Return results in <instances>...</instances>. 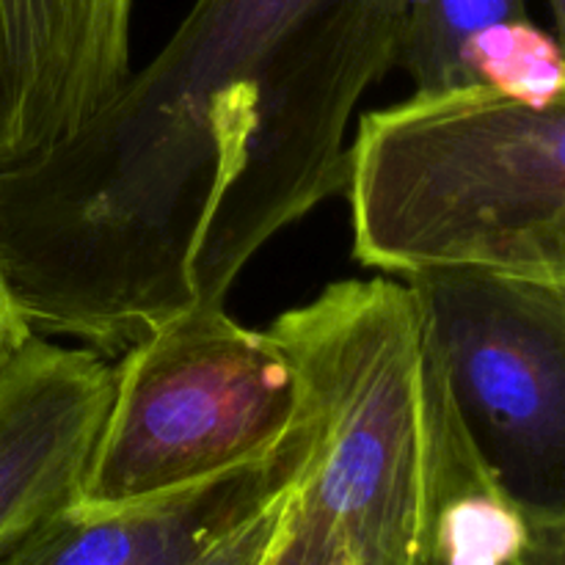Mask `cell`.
I'll return each mask as SVG.
<instances>
[{
	"mask_svg": "<svg viewBox=\"0 0 565 565\" xmlns=\"http://www.w3.org/2000/svg\"><path fill=\"white\" fill-rule=\"evenodd\" d=\"M132 0H0V169L70 141L130 77Z\"/></svg>",
	"mask_w": 565,
	"mask_h": 565,
	"instance_id": "5",
	"label": "cell"
},
{
	"mask_svg": "<svg viewBox=\"0 0 565 565\" xmlns=\"http://www.w3.org/2000/svg\"><path fill=\"white\" fill-rule=\"evenodd\" d=\"M497 270L544 281L565 292V218L527 237Z\"/></svg>",
	"mask_w": 565,
	"mask_h": 565,
	"instance_id": "11",
	"label": "cell"
},
{
	"mask_svg": "<svg viewBox=\"0 0 565 565\" xmlns=\"http://www.w3.org/2000/svg\"><path fill=\"white\" fill-rule=\"evenodd\" d=\"M469 81L524 103H546L565 86V53L552 33L524 20L500 22L467 47Z\"/></svg>",
	"mask_w": 565,
	"mask_h": 565,
	"instance_id": "9",
	"label": "cell"
},
{
	"mask_svg": "<svg viewBox=\"0 0 565 565\" xmlns=\"http://www.w3.org/2000/svg\"><path fill=\"white\" fill-rule=\"evenodd\" d=\"M110 390L103 353L42 334L0 373V552L75 500Z\"/></svg>",
	"mask_w": 565,
	"mask_h": 565,
	"instance_id": "7",
	"label": "cell"
},
{
	"mask_svg": "<svg viewBox=\"0 0 565 565\" xmlns=\"http://www.w3.org/2000/svg\"><path fill=\"white\" fill-rule=\"evenodd\" d=\"M546 3H550L552 20H555V39L565 53V0H546Z\"/></svg>",
	"mask_w": 565,
	"mask_h": 565,
	"instance_id": "13",
	"label": "cell"
},
{
	"mask_svg": "<svg viewBox=\"0 0 565 565\" xmlns=\"http://www.w3.org/2000/svg\"><path fill=\"white\" fill-rule=\"evenodd\" d=\"M36 334L28 323V318L22 315L20 303L11 296L9 285H6V276L0 270V373L14 362L17 353L28 345V340Z\"/></svg>",
	"mask_w": 565,
	"mask_h": 565,
	"instance_id": "12",
	"label": "cell"
},
{
	"mask_svg": "<svg viewBox=\"0 0 565 565\" xmlns=\"http://www.w3.org/2000/svg\"><path fill=\"white\" fill-rule=\"evenodd\" d=\"M307 456L309 428L298 414L274 456L108 511L66 505L6 546L0 565H191L296 486Z\"/></svg>",
	"mask_w": 565,
	"mask_h": 565,
	"instance_id": "6",
	"label": "cell"
},
{
	"mask_svg": "<svg viewBox=\"0 0 565 565\" xmlns=\"http://www.w3.org/2000/svg\"><path fill=\"white\" fill-rule=\"evenodd\" d=\"M342 193L367 268H502L565 218V86L524 103L475 83L364 114Z\"/></svg>",
	"mask_w": 565,
	"mask_h": 565,
	"instance_id": "2",
	"label": "cell"
},
{
	"mask_svg": "<svg viewBox=\"0 0 565 565\" xmlns=\"http://www.w3.org/2000/svg\"><path fill=\"white\" fill-rule=\"evenodd\" d=\"M292 491H296V486L281 491L276 500H270L268 505L259 508L254 516H248L246 522L237 524L230 535H224L218 544L210 546V550L191 565H270L274 563L276 550H279L281 539H285L287 519H290Z\"/></svg>",
	"mask_w": 565,
	"mask_h": 565,
	"instance_id": "10",
	"label": "cell"
},
{
	"mask_svg": "<svg viewBox=\"0 0 565 565\" xmlns=\"http://www.w3.org/2000/svg\"><path fill=\"white\" fill-rule=\"evenodd\" d=\"M527 0H412L403 22L397 66L419 94L472 86L467 47L500 22L524 20Z\"/></svg>",
	"mask_w": 565,
	"mask_h": 565,
	"instance_id": "8",
	"label": "cell"
},
{
	"mask_svg": "<svg viewBox=\"0 0 565 565\" xmlns=\"http://www.w3.org/2000/svg\"><path fill=\"white\" fill-rule=\"evenodd\" d=\"M412 285L467 439L527 544L513 565H565V292L483 268Z\"/></svg>",
	"mask_w": 565,
	"mask_h": 565,
	"instance_id": "4",
	"label": "cell"
},
{
	"mask_svg": "<svg viewBox=\"0 0 565 565\" xmlns=\"http://www.w3.org/2000/svg\"><path fill=\"white\" fill-rule=\"evenodd\" d=\"M337 565H342V563H337Z\"/></svg>",
	"mask_w": 565,
	"mask_h": 565,
	"instance_id": "14",
	"label": "cell"
},
{
	"mask_svg": "<svg viewBox=\"0 0 565 565\" xmlns=\"http://www.w3.org/2000/svg\"><path fill=\"white\" fill-rule=\"evenodd\" d=\"M296 423V375L268 331L196 307L121 353L70 505L108 511L263 461Z\"/></svg>",
	"mask_w": 565,
	"mask_h": 565,
	"instance_id": "3",
	"label": "cell"
},
{
	"mask_svg": "<svg viewBox=\"0 0 565 565\" xmlns=\"http://www.w3.org/2000/svg\"><path fill=\"white\" fill-rule=\"evenodd\" d=\"M265 331L290 362L309 428L270 565H441L447 513L494 486L412 285L337 281Z\"/></svg>",
	"mask_w": 565,
	"mask_h": 565,
	"instance_id": "1",
	"label": "cell"
}]
</instances>
